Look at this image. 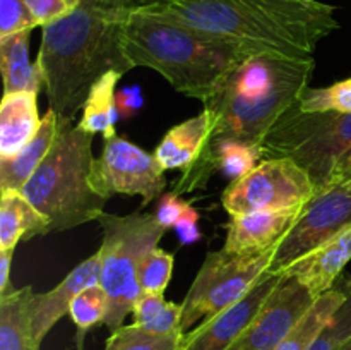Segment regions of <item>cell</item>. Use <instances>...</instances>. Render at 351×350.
Returning <instances> with one entry per match:
<instances>
[{"label": "cell", "mask_w": 351, "mask_h": 350, "mask_svg": "<svg viewBox=\"0 0 351 350\" xmlns=\"http://www.w3.org/2000/svg\"><path fill=\"white\" fill-rule=\"evenodd\" d=\"M139 0H82L43 27L36 64L58 122H72L93 84L106 72L134 69L123 51V23Z\"/></svg>", "instance_id": "obj_1"}, {"label": "cell", "mask_w": 351, "mask_h": 350, "mask_svg": "<svg viewBox=\"0 0 351 350\" xmlns=\"http://www.w3.org/2000/svg\"><path fill=\"white\" fill-rule=\"evenodd\" d=\"M137 7L297 60L314 58L317 45L339 30L336 7L319 0H139Z\"/></svg>", "instance_id": "obj_2"}, {"label": "cell", "mask_w": 351, "mask_h": 350, "mask_svg": "<svg viewBox=\"0 0 351 350\" xmlns=\"http://www.w3.org/2000/svg\"><path fill=\"white\" fill-rule=\"evenodd\" d=\"M123 51L132 67L160 72L177 91L202 103L243 58L263 54L139 7L123 23Z\"/></svg>", "instance_id": "obj_3"}, {"label": "cell", "mask_w": 351, "mask_h": 350, "mask_svg": "<svg viewBox=\"0 0 351 350\" xmlns=\"http://www.w3.org/2000/svg\"><path fill=\"white\" fill-rule=\"evenodd\" d=\"M315 69L314 58L252 54L243 58L204 102L209 141L237 137L261 144L274 124L297 105Z\"/></svg>", "instance_id": "obj_4"}, {"label": "cell", "mask_w": 351, "mask_h": 350, "mask_svg": "<svg viewBox=\"0 0 351 350\" xmlns=\"http://www.w3.org/2000/svg\"><path fill=\"white\" fill-rule=\"evenodd\" d=\"M93 137L72 122H58L50 153L24 185L23 196L50 222V232L98 220L108 199L91 187Z\"/></svg>", "instance_id": "obj_5"}, {"label": "cell", "mask_w": 351, "mask_h": 350, "mask_svg": "<svg viewBox=\"0 0 351 350\" xmlns=\"http://www.w3.org/2000/svg\"><path fill=\"white\" fill-rule=\"evenodd\" d=\"M98 222L103 229V242L98 250L101 257L99 285L110 301L103 325L115 331L123 326V319L132 312L134 304L143 294L139 287L141 261L158 247L167 229L151 213L125 216L101 213Z\"/></svg>", "instance_id": "obj_6"}, {"label": "cell", "mask_w": 351, "mask_h": 350, "mask_svg": "<svg viewBox=\"0 0 351 350\" xmlns=\"http://www.w3.org/2000/svg\"><path fill=\"white\" fill-rule=\"evenodd\" d=\"M264 158H290L315 189L329 184L339 158L351 148V113L302 112L291 106L261 143Z\"/></svg>", "instance_id": "obj_7"}, {"label": "cell", "mask_w": 351, "mask_h": 350, "mask_svg": "<svg viewBox=\"0 0 351 350\" xmlns=\"http://www.w3.org/2000/svg\"><path fill=\"white\" fill-rule=\"evenodd\" d=\"M274 249L261 254L215 250L206 256L182 302V333H189L201 319H208L245 297L269 270Z\"/></svg>", "instance_id": "obj_8"}, {"label": "cell", "mask_w": 351, "mask_h": 350, "mask_svg": "<svg viewBox=\"0 0 351 350\" xmlns=\"http://www.w3.org/2000/svg\"><path fill=\"white\" fill-rule=\"evenodd\" d=\"M351 226V185L328 184L315 189L304 202L300 215L274 249L269 270L283 271L319 247L326 246Z\"/></svg>", "instance_id": "obj_9"}, {"label": "cell", "mask_w": 351, "mask_h": 350, "mask_svg": "<svg viewBox=\"0 0 351 350\" xmlns=\"http://www.w3.org/2000/svg\"><path fill=\"white\" fill-rule=\"evenodd\" d=\"M315 192L311 175L290 158H264L254 170L232 180L221 202L228 215L297 208Z\"/></svg>", "instance_id": "obj_10"}, {"label": "cell", "mask_w": 351, "mask_h": 350, "mask_svg": "<svg viewBox=\"0 0 351 350\" xmlns=\"http://www.w3.org/2000/svg\"><path fill=\"white\" fill-rule=\"evenodd\" d=\"M165 172L154 153H147L125 137L113 136L105 139L101 156L93 163L89 182L105 199L115 194H139L144 208L163 192Z\"/></svg>", "instance_id": "obj_11"}, {"label": "cell", "mask_w": 351, "mask_h": 350, "mask_svg": "<svg viewBox=\"0 0 351 350\" xmlns=\"http://www.w3.org/2000/svg\"><path fill=\"white\" fill-rule=\"evenodd\" d=\"M315 299L295 278L281 275L278 287L228 350H276Z\"/></svg>", "instance_id": "obj_12"}, {"label": "cell", "mask_w": 351, "mask_h": 350, "mask_svg": "<svg viewBox=\"0 0 351 350\" xmlns=\"http://www.w3.org/2000/svg\"><path fill=\"white\" fill-rule=\"evenodd\" d=\"M280 280L281 275L266 271L245 297L185 333L180 350H228L256 318Z\"/></svg>", "instance_id": "obj_13"}, {"label": "cell", "mask_w": 351, "mask_h": 350, "mask_svg": "<svg viewBox=\"0 0 351 350\" xmlns=\"http://www.w3.org/2000/svg\"><path fill=\"white\" fill-rule=\"evenodd\" d=\"M304 206V205H302ZM302 206L288 209H267L249 215H230L226 223V242L223 249L235 254H261L276 249L295 220Z\"/></svg>", "instance_id": "obj_14"}, {"label": "cell", "mask_w": 351, "mask_h": 350, "mask_svg": "<svg viewBox=\"0 0 351 350\" xmlns=\"http://www.w3.org/2000/svg\"><path fill=\"white\" fill-rule=\"evenodd\" d=\"M99 275H101V257L99 253H96L77 264L57 287L45 294H34L31 302V314H33L34 338L40 345L55 323L69 314L75 295L91 285L99 283Z\"/></svg>", "instance_id": "obj_15"}, {"label": "cell", "mask_w": 351, "mask_h": 350, "mask_svg": "<svg viewBox=\"0 0 351 350\" xmlns=\"http://www.w3.org/2000/svg\"><path fill=\"white\" fill-rule=\"evenodd\" d=\"M351 259V226L326 246L302 257L283 271L295 278L314 297L326 294L335 287L336 280Z\"/></svg>", "instance_id": "obj_16"}, {"label": "cell", "mask_w": 351, "mask_h": 350, "mask_svg": "<svg viewBox=\"0 0 351 350\" xmlns=\"http://www.w3.org/2000/svg\"><path fill=\"white\" fill-rule=\"evenodd\" d=\"M38 93L3 95L0 105V158H12L34 139L41 127Z\"/></svg>", "instance_id": "obj_17"}, {"label": "cell", "mask_w": 351, "mask_h": 350, "mask_svg": "<svg viewBox=\"0 0 351 350\" xmlns=\"http://www.w3.org/2000/svg\"><path fill=\"white\" fill-rule=\"evenodd\" d=\"M209 134L211 117L208 110H202L199 115L171 127L154 150V156L165 170L180 168L182 172H187L201 158Z\"/></svg>", "instance_id": "obj_18"}, {"label": "cell", "mask_w": 351, "mask_h": 350, "mask_svg": "<svg viewBox=\"0 0 351 350\" xmlns=\"http://www.w3.org/2000/svg\"><path fill=\"white\" fill-rule=\"evenodd\" d=\"M58 132V117L51 108L41 119V127L34 139L24 146L16 156L0 158V192H23L41 161L50 153Z\"/></svg>", "instance_id": "obj_19"}, {"label": "cell", "mask_w": 351, "mask_h": 350, "mask_svg": "<svg viewBox=\"0 0 351 350\" xmlns=\"http://www.w3.org/2000/svg\"><path fill=\"white\" fill-rule=\"evenodd\" d=\"M31 30L0 38V72L3 79V95L19 91L40 93L43 74L38 64L29 62Z\"/></svg>", "instance_id": "obj_20"}, {"label": "cell", "mask_w": 351, "mask_h": 350, "mask_svg": "<svg viewBox=\"0 0 351 350\" xmlns=\"http://www.w3.org/2000/svg\"><path fill=\"white\" fill-rule=\"evenodd\" d=\"M50 232V222L23 192H0V249H16L21 240Z\"/></svg>", "instance_id": "obj_21"}, {"label": "cell", "mask_w": 351, "mask_h": 350, "mask_svg": "<svg viewBox=\"0 0 351 350\" xmlns=\"http://www.w3.org/2000/svg\"><path fill=\"white\" fill-rule=\"evenodd\" d=\"M33 297L31 287L0 297V350H40L33 333Z\"/></svg>", "instance_id": "obj_22"}, {"label": "cell", "mask_w": 351, "mask_h": 350, "mask_svg": "<svg viewBox=\"0 0 351 350\" xmlns=\"http://www.w3.org/2000/svg\"><path fill=\"white\" fill-rule=\"evenodd\" d=\"M350 290L343 281V287H332L326 294L319 295L308 311L298 319L276 350H311L317 336L326 328L332 316L348 301Z\"/></svg>", "instance_id": "obj_23"}, {"label": "cell", "mask_w": 351, "mask_h": 350, "mask_svg": "<svg viewBox=\"0 0 351 350\" xmlns=\"http://www.w3.org/2000/svg\"><path fill=\"white\" fill-rule=\"evenodd\" d=\"M122 72H106L101 79L93 84L84 106L82 117L77 126L89 134H103L105 139L117 136L115 119L119 115L115 105L117 82L122 78Z\"/></svg>", "instance_id": "obj_24"}, {"label": "cell", "mask_w": 351, "mask_h": 350, "mask_svg": "<svg viewBox=\"0 0 351 350\" xmlns=\"http://www.w3.org/2000/svg\"><path fill=\"white\" fill-rule=\"evenodd\" d=\"M134 325L147 329L151 333H168L180 331L182 323V304L168 302L165 294H143L136 301L132 309Z\"/></svg>", "instance_id": "obj_25"}, {"label": "cell", "mask_w": 351, "mask_h": 350, "mask_svg": "<svg viewBox=\"0 0 351 350\" xmlns=\"http://www.w3.org/2000/svg\"><path fill=\"white\" fill-rule=\"evenodd\" d=\"M184 333H151L137 325L120 326L106 340L105 350H180Z\"/></svg>", "instance_id": "obj_26"}, {"label": "cell", "mask_w": 351, "mask_h": 350, "mask_svg": "<svg viewBox=\"0 0 351 350\" xmlns=\"http://www.w3.org/2000/svg\"><path fill=\"white\" fill-rule=\"evenodd\" d=\"M108 307V294L99 283L91 285L75 295L69 314H71L74 325L77 326V350H82L81 345L86 331L91 329L93 326L105 323Z\"/></svg>", "instance_id": "obj_27"}, {"label": "cell", "mask_w": 351, "mask_h": 350, "mask_svg": "<svg viewBox=\"0 0 351 350\" xmlns=\"http://www.w3.org/2000/svg\"><path fill=\"white\" fill-rule=\"evenodd\" d=\"M297 106L302 112L351 113V78L328 88H305Z\"/></svg>", "instance_id": "obj_28"}, {"label": "cell", "mask_w": 351, "mask_h": 350, "mask_svg": "<svg viewBox=\"0 0 351 350\" xmlns=\"http://www.w3.org/2000/svg\"><path fill=\"white\" fill-rule=\"evenodd\" d=\"M173 254L154 247L143 257L139 266V287L146 294H165L173 273Z\"/></svg>", "instance_id": "obj_29"}, {"label": "cell", "mask_w": 351, "mask_h": 350, "mask_svg": "<svg viewBox=\"0 0 351 350\" xmlns=\"http://www.w3.org/2000/svg\"><path fill=\"white\" fill-rule=\"evenodd\" d=\"M350 290V288H348ZM351 338V292L348 301L339 307V311L332 316L331 321L326 325L321 335L311 347V350H338L346 340Z\"/></svg>", "instance_id": "obj_30"}, {"label": "cell", "mask_w": 351, "mask_h": 350, "mask_svg": "<svg viewBox=\"0 0 351 350\" xmlns=\"http://www.w3.org/2000/svg\"><path fill=\"white\" fill-rule=\"evenodd\" d=\"M36 27L26 0H0V38Z\"/></svg>", "instance_id": "obj_31"}, {"label": "cell", "mask_w": 351, "mask_h": 350, "mask_svg": "<svg viewBox=\"0 0 351 350\" xmlns=\"http://www.w3.org/2000/svg\"><path fill=\"white\" fill-rule=\"evenodd\" d=\"M81 3L82 0H26L34 24L41 27L67 17Z\"/></svg>", "instance_id": "obj_32"}, {"label": "cell", "mask_w": 351, "mask_h": 350, "mask_svg": "<svg viewBox=\"0 0 351 350\" xmlns=\"http://www.w3.org/2000/svg\"><path fill=\"white\" fill-rule=\"evenodd\" d=\"M189 202L184 199L178 198L177 192H168V194L161 196L160 202L156 206V218L161 225L167 230L173 229L178 223V220L185 215V211L189 209Z\"/></svg>", "instance_id": "obj_33"}, {"label": "cell", "mask_w": 351, "mask_h": 350, "mask_svg": "<svg viewBox=\"0 0 351 350\" xmlns=\"http://www.w3.org/2000/svg\"><path fill=\"white\" fill-rule=\"evenodd\" d=\"M117 112L123 120H130L144 106V95L139 86H125L115 95Z\"/></svg>", "instance_id": "obj_34"}, {"label": "cell", "mask_w": 351, "mask_h": 350, "mask_svg": "<svg viewBox=\"0 0 351 350\" xmlns=\"http://www.w3.org/2000/svg\"><path fill=\"white\" fill-rule=\"evenodd\" d=\"M199 222V213L197 209L189 206V209L185 211V215L178 220L177 225L173 226L175 232H177L178 239H180L182 244H195L202 239L201 229L197 225Z\"/></svg>", "instance_id": "obj_35"}, {"label": "cell", "mask_w": 351, "mask_h": 350, "mask_svg": "<svg viewBox=\"0 0 351 350\" xmlns=\"http://www.w3.org/2000/svg\"><path fill=\"white\" fill-rule=\"evenodd\" d=\"M16 249H0V297L12 292L10 288V266Z\"/></svg>", "instance_id": "obj_36"}, {"label": "cell", "mask_w": 351, "mask_h": 350, "mask_svg": "<svg viewBox=\"0 0 351 350\" xmlns=\"http://www.w3.org/2000/svg\"><path fill=\"white\" fill-rule=\"evenodd\" d=\"M350 184L351 185V148L338 160L329 175V184Z\"/></svg>", "instance_id": "obj_37"}, {"label": "cell", "mask_w": 351, "mask_h": 350, "mask_svg": "<svg viewBox=\"0 0 351 350\" xmlns=\"http://www.w3.org/2000/svg\"><path fill=\"white\" fill-rule=\"evenodd\" d=\"M338 350H351V338H350V340H346V342L343 343V345L339 347Z\"/></svg>", "instance_id": "obj_38"}, {"label": "cell", "mask_w": 351, "mask_h": 350, "mask_svg": "<svg viewBox=\"0 0 351 350\" xmlns=\"http://www.w3.org/2000/svg\"><path fill=\"white\" fill-rule=\"evenodd\" d=\"M345 283H346V287H348L350 292H351V278H348V280H345Z\"/></svg>", "instance_id": "obj_39"}]
</instances>
